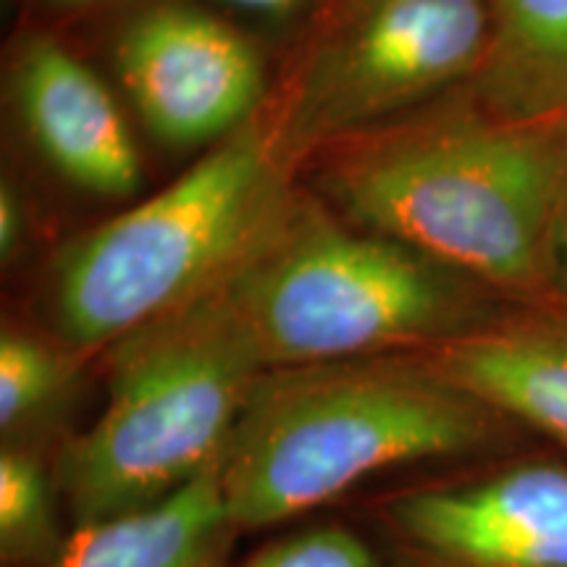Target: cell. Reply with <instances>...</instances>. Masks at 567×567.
Returning a JSON list of instances; mask_svg holds the SVG:
<instances>
[{
  "instance_id": "7a4b0ae2",
  "label": "cell",
  "mask_w": 567,
  "mask_h": 567,
  "mask_svg": "<svg viewBox=\"0 0 567 567\" xmlns=\"http://www.w3.org/2000/svg\"><path fill=\"white\" fill-rule=\"evenodd\" d=\"M567 118L509 122L460 101L339 153L321 189L360 229L429 255L515 310L555 313L547 243Z\"/></svg>"
},
{
  "instance_id": "ac0fdd59",
  "label": "cell",
  "mask_w": 567,
  "mask_h": 567,
  "mask_svg": "<svg viewBox=\"0 0 567 567\" xmlns=\"http://www.w3.org/2000/svg\"><path fill=\"white\" fill-rule=\"evenodd\" d=\"M226 3L252 13H264V17H287L300 0H226Z\"/></svg>"
},
{
  "instance_id": "2e32d148",
  "label": "cell",
  "mask_w": 567,
  "mask_h": 567,
  "mask_svg": "<svg viewBox=\"0 0 567 567\" xmlns=\"http://www.w3.org/2000/svg\"><path fill=\"white\" fill-rule=\"evenodd\" d=\"M547 274H549V295L555 313L567 316V161L563 182L551 213L549 243H547Z\"/></svg>"
},
{
  "instance_id": "ba28073f",
  "label": "cell",
  "mask_w": 567,
  "mask_h": 567,
  "mask_svg": "<svg viewBox=\"0 0 567 567\" xmlns=\"http://www.w3.org/2000/svg\"><path fill=\"white\" fill-rule=\"evenodd\" d=\"M116 69L147 130L174 147L218 145L252 122L264 101L255 48L193 6H153L130 21Z\"/></svg>"
},
{
  "instance_id": "8fae6325",
  "label": "cell",
  "mask_w": 567,
  "mask_h": 567,
  "mask_svg": "<svg viewBox=\"0 0 567 567\" xmlns=\"http://www.w3.org/2000/svg\"><path fill=\"white\" fill-rule=\"evenodd\" d=\"M239 536L216 460L155 505L71 528L53 567H226Z\"/></svg>"
},
{
  "instance_id": "6da1fadb",
  "label": "cell",
  "mask_w": 567,
  "mask_h": 567,
  "mask_svg": "<svg viewBox=\"0 0 567 567\" xmlns=\"http://www.w3.org/2000/svg\"><path fill=\"white\" fill-rule=\"evenodd\" d=\"M523 436L421 354L266 368L224 446L221 492L239 534H252L389 467L471 465Z\"/></svg>"
},
{
  "instance_id": "e0dca14e",
  "label": "cell",
  "mask_w": 567,
  "mask_h": 567,
  "mask_svg": "<svg viewBox=\"0 0 567 567\" xmlns=\"http://www.w3.org/2000/svg\"><path fill=\"white\" fill-rule=\"evenodd\" d=\"M21 239V205L11 184L0 187V252L13 255Z\"/></svg>"
},
{
  "instance_id": "9a60e30c",
  "label": "cell",
  "mask_w": 567,
  "mask_h": 567,
  "mask_svg": "<svg viewBox=\"0 0 567 567\" xmlns=\"http://www.w3.org/2000/svg\"><path fill=\"white\" fill-rule=\"evenodd\" d=\"M239 567H386V563L354 528L321 523L276 538Z\"/></svg>"
},
{
  "instance_id": "3957f363",
  "label": "cell",
  "mask_w": 567,
  "mask_h": 567,
  "mask_svg": "<svg viewBox=\"0 0 567 567\" xmlns=\"http://www.w3.org/2000/svg\"><path fill=\"white\" fill-rule=\"evenodd\" d=\"M218 289L266 368L429 352L517 313L429 255L295 200Z\"/></svg>"
},
{
  "instance_id": "9c48e42d",
  "label": "cell",
  "mask_w": 567,
  "mask_h": 567,
  "mask_svg": "<svg viewBox=\"0 0 567 567\" xmlns=\"http://www.w3.org/2000/svg\"><path fill=\"white\" fill-rule=\"evenodd\" d=\"M17 105L55 172L103 197H130L142 168L109 87L55 40H32L17 61Z\"/></svg>"
},
{
  "instance_id": "277c9868",
  "label": "cell",
  "mask_w": 567,
  "mask_h": 567,
  "mask_svg": "<svg viewBox=\"0 0 567 567\" xmlns=\"http://www.w3.org/2000/svg\"><path fill=\"white\" fill-rule=\"evenodd\" d=\"M271 118L247 122L189 172L74 239L53 268L55 339L109 350L216 289L292 203Z\"/></svg>"
},
{
  "instance_id": "d6986e66",
  "label": "cell",
  "mask_w": 567,
  "mask_h": 567,
  "mask_svg": "<svg viewBox=\"0 0 567 567\" xmlns=\"http://www.w3.org/2000/svg\"><path fill=\"white\" fill-rule=\"evenodd\" d=\"M61 3H69V6H76V3H92V0H61Z\"/></svg>"
},
{
  "instance_id": "30bf717a",
  "label": "cell",
  "mask_w": 567,
  "mask_h": 567,
  "mask_svg": "<svg viewBox=\"0 0 567 567\" xmlns=\"http://www.w3.org/2000/svg\"><path fill=\"white\" fill-rule=\"evenodd\" d=\"M417 354L446 381L567 455V316L517 310L478 334Z\"/></svg>"
},
{
  "instance_id": "4fadbf2b",
  "label": "cell",
  "mask_w": 567,
  "mask_h": 567,
  "mask_svg": "<svg viewBox=\"0 0 567 567\" xmlns=\"http://www.w3.org/2000/svg\"><path fill=\"white\" fill-rule=\"evenodd\" d=\"M63 507L53 465L38 446L3 444L0 452V563L3 567H53L66 549Z\"/></svg>"
},
{
  "instance_id": "5b68a950",
  "label": "cell",
  "mask_w": 567,
  "mask_h": 567,
  "mask_svg": "<svg viewBox=\"0 0 567 567\" xmlns=\"http://www.w3.org/2000/svg\"><path fill=\"white\" fill-rule=\"evenodd\" d=\"M105 352L109 402L53 460L71 528L155 505L221 460L266 371L218 287Z\"/></svg>"
},
{
  "instance_id": "8992f818",
  "label": "cell",
  "mask_w": 567,
  "mask_h": 567,
  "mask_svg": "<svg viewBox=\"0 0 567 567\" xmlns=\"http://www.w3.org/2000/svg\"><path fill=\"white\" fill-rule=\"evenodd\" d=\"M486 42L488 0H331L271 118L284 155L295 161L425 97L463 90Z\"/></svg>"
},
{
  "instance_id": "7c38bea8",
  "label": "cell",
  "mask_w": 567,
  "mask_h": 567,
  "mask_svg": "<svg viewBox=\"0 0 567 567\" xmlns=\"http://www.w3.org/2000/svg\"><path fill=\"white\" fill-rule=\"evenodd\" d=\"M460 95L509 122L567 118V0H488L484 61Z\"/></svg>"
},
{
  "instance_id": "5bb4252c",
  "label": "cell",
  "mask_w": 567,
  "mask_h": 567,
  "mask_svg": "<svg viewBox=\"0 0 567 567\" xmlns=\"http://www.w3.org/2000/svg\"><path fill=\"white\" fill-rule=\"evenodd\" d=\"M82 352L6 329L0 337V431L3 444L32 446V434L55 421L80 379Z\"/></svg>"
},
{
  "instance_id": "52a82bcc",
  "label": "cell",
  "mask_w": 567,
  "mask_h": 567,
  "mask_svg": "<svg viewBox=\"0 0 567 567\" xmlns=\"http://www.w3.org/2000/svg\"><path fill=\"white\" fill-rule=\"evenodd\" d=\"M386 567H567V455L478 460L371 513Z\"/></svg>"
}]
</instances>
